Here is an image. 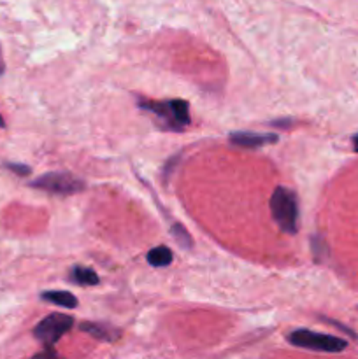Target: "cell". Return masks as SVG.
I'll return each instance as SVG.
<instances>
[{
	"mask_svg": "<svg viewBox=\"0 0 358 359\" xmlns=\"http://www.w3.org/2000/svg\"><path fill=\"white\" fill-rule=\"evenodd\" d=\"M6 72V62H4V56H2V48H0V76Z\"/></svg>",
	"mask_w": 358,
	"mask_h": 359,
	"instance_id": "cell-18",
	"label": "cell"
},
{
	"mask_svg": "<svg viewBox=\"0 0 358 359\" xmlns=\"http://www.w3.org/2000/svg\"><path fill=\"white\" fill-rule=\"evenodd\" d=\"M179 158H181V154H175V156L168 158V161L165 163V168H164V182H167L168 175H171V172L175 168V163L179 161Z\"/></svg>",
	"mask_w": 358,
	"mask_h": 359,
	"instance_id": "cell-15",
	"label": "cell"
},
{
	"mask_svg": "<svg viewBox=\"0 0 358 359\" xmlns=\"http://www.w3.org/2000/svg\"><path fill=\"white\" fill-rule=\"evenodd\" d=\"M171 231H172V235H174L175 242H178L181 248H185V249H192L193 248L192 237H190V233L185 230V226H183V224H179V223L172 224Z\"/></svg>",
	"mask_w": 358,
	"mask_h": 359,
	"instance_id": "cell-12",
	"label": "cell"
},
{
	"mask_svg": "<svg viewBox=\"0 0 358 359\" xmlns=\"http://www.w3.org/2000/svg\"><path fill=\"white\" fill-rule=\"evenodd\" d=\"M270 214L283 233L295 235L298 230V200L291 189L277 186L270 196Z\"/></svg>",
	"mask_w": 358,
	"mask_h": 359,
	"instance_id": "cell-2",
	"label": "cell"
},
{
	"mask_svg": "<svg viewBox=\"0 0 358 359\" xmlns=\"http://www.w3.org/2000/svg\"><path fill=\"white\" fill-rule=\"evenodd\" d=\"M0 128H6V121H4L2 114H0Z\"/></svg>",
	"mask_w": 358,
	"mask_h": 359,
	"instance_id": "cell-20",
	"label": "cell"
},
{
	"mask_svg": "<svg viewBox=\"0 0 358 359\" xmlns=\"http://www.w3.org/2000/svg\"><path fill=\"white\" fill-rule=\"evenodd\" d=\"M32 359H63L62 356H60L58 353H56L53 347H44V351H41V353L34 354L32 356Z\"/></svg>",
	"mask_w": 358,
	"mask_h": 359,
	"instance_id": "cell-14",
	"label": "cell"
},
{
	"mask_svg": "<svg viewBox=\"0 0 358 359\" xmlns=\"http://www.w3.org/2000/svg\"><path fill=\"white\" fill-rule=\"evenodd\" d=\"M146 259L154 269H164V266H168L174 262V255H172V251L167 245H157V248H153L147 252Z\"/></svg>",
	"mask_w": 358,
	"mask_h": 359,
	"instance_id": "cell-10",
	"label": "cell"
},
{
	"mask_svg": "<svg viewBox=\"0 0 358 359\" xmlns=\"http://www.w3.org/2000/svg\"><path fill=\"white\" fill-rule=\"evenodd\" d=\"M69 279L77 286H97L98 284L97 272L83 265H74L69 270Z\"/></svg>",
	"mask_w": 358,
	"mask_h": 359,
	"instance_id": "cell-9",
	"label": "cell"
},
{
	"mask_svg": "<svg viewBox=\"0 0 358 359\" xmlns=\"http://www.w3.org/2000/svg\"><path fill=\"white\" fill-rule=\"evenodd\" d=\"M288 342L295 347H300V349L314 351V353H343L347 347V342L340 337L336 335H326V333H318L312 332V330H293L291 333H288Z\"/></svg>",
	"mask_w": 358,
	"mask_h": 359,
	"instance_id": "cell-3",
	"label": "cell"
},
{
	"mask_svg": "<svg viewBox=\"0 0 358 359\" xmlns=\"http://www.w3.org/2000/svg\"><path fill=\"white\" fill-rule=\"evenodd\" d=\"M6 168H7V170L14 172V174H16V175H20V177H25V175H30V172H32V168L28 167V165L14 163V161H7Z\"/></svg>",
	"mask_w": 358,
	"mask_h": 359,
	"instance_id": "cell-13",
	"label": "cell"
},
{
	"mask_svg": "<svg viewBox=\"0 0 358 359\" xmlns=\"http://www.w3.org/2000/svg\"><path fill=\"white\" fill-rule=\"evenodd\" d=\"M279 140L277 133H258V132H232L230 144L244 149H256V147L276 144Z\"/></svg>",
	"mask_w": 358,
	"mask_h": 359,
	"instance_id": "cell-6",
	"label": "cell"
},
{
	"mask_svg": "<svg viewBox=\"0 0 358 359\" xmlns=\"http://www.w3.org/2000/svg\"><path fill=\"white\" fill-rule=\"evenodd\" d=\"M353 149H354V153H358V133L353 137Z\"/></svg>",
	"mask_w": 358,
	"mask_h": 359,
	"instance_id": "cell-19",
	"label": "cell"
},
{
	"mask_svg": "<svg viewBox=\"0 0 358 359\" xmlns=\"http://www.w3.org/2000/svg\"><path fill=\"white\" fill-rule=\"evenodd\" d=\"M139 107L140 111L153 116L157 125L165 132H183L192 125L190 104L181 98H168V100L139 98Z\"/></svg>",
	"mask_w": 358,
	"mask_h": 359,
	"instance_id": "cell-1",
	"label": "cell"
},
{
	"mask_svg": "<svg viewBox=\"0 0 358 359\" xmlns=\"http://www.w3.org/2000/svg\"><path fill=\"white\" fill-rule=\"evenodd\" d=\"M30 188L42 189L51 195H76L83 191L84 181L70 172H48V174L39 175L35 181L30 182Z\"/></svg>",
	"mask_w": 358,
	"mask_h": 359,
	"instance_id": "cell-4",
	"label": "cell"
},
{
	"mask_svg": "<svg viewBox=\"0 0 358 359\" xmlns=\"http://www.w3.org/2000/svg\"><path fill=\"white\" fill-rule=\"evenodd\" d=\"M291 123H293V119L288 118V119H274V121L270 123V125L277 126V128H290Z\"/></svg>",
	"mask_w": 358,
	"mask_h": 359,
	"instance_id": "cell-16",
	"label": "cell"
},
{
	"mask_svg": "<svg viewBox=\"0 0 358 359\" xmlns=\"http://www.w3.org/2000/svg\"><path fill=\"white\" fill-rule=\"evenodd\" d=\"M79 330L86 335H90L91 339L100 340V342H118L121 339V332H119L116 326L107 325V323H97V321H86L81 323Z\"/></svg>",
	"mask_w": 358,
	"mask_h": 359,
	"instance_id": "cell-7",
	"label": "cell"
},
{
	"mask_svg": "<svg viewBox=\"0 0 358 359\" xmlns=\"http://www.w3.org/2000/svg\"><path fill=\"white\" fill-rule=\"evenodd\" d=\"M41 298L44 302H49V304H55L63 309H76L77 305H79V300H77L72 293H69V291H62V290L42 291Z\"/></svg>",
	"mask_w": 358,
	"mask_h": 359,
	"instance_id": "cell-8",
	"label": "cell"
},
{
	"mask_svg": "<svg viewBox=\"0 0 358 359\" xmlns=\"http://www.w3.org/2000/svg\"><path fill=\"white\" fill-rule=\"evenodd\" d=\"M311 248H312V255H314L316 262H323V259L329 256V245H326L325 238H323L321 235H312Z\"/></svg>",
	"mask_w": 358,
	"mask_h": 359,
	"instance_id": "cell-11",
	"label": "cell"
},
{
	"mask_svg": "<svg viewBox=\"0 0 358 359\" xmlns=\"http://www.w3.org/2000/svg\"><path fill=\"white\" fill-rule=\"evenodd\" d=\"M326 323H330V325H332V326H337V328H339V330H343V332L350 333L351 337H357V333H354V332H351V330H350V328H346V326L339 325V323H337V321H333V319H326Z\"/></svg>",
	"mask_w": 358,
	"mask_h": 359,
	"instance_id": "cell-17",
	"label": "cell"
},
{
	"mask_svg": "<svg viewBox=\"0 0 358 359\" xmlns=\"http://www.w3.org/2000/svg\"><path fill=\"white\" fill-rule=\"evenodd\" d=\"M72 316L55 312V314L46 316L42 321H39V325L34 328V337L44 347H53L63 335H67L72 330Z\"/></svg>",
	"mask_w": 358,
	"mask_h": 359,
	"instance_id": "cell-5",
	"label": "cell"
}]
</instances>
